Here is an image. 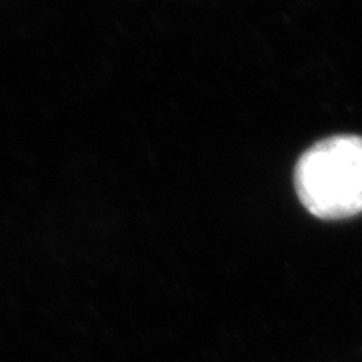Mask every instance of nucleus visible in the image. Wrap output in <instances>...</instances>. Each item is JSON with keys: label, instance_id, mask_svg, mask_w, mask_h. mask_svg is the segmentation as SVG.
I'll use <instances>...</instances> for the list:
<instances>
[{"label": "nucleus", "instance_id": "f257e3e1", "mask_svg": "<svg viewBox=\"0 0 362 362\" xmlns=\"http://www.w3.org/2000/svg\"><path fill=\"white\" fill-rule=\"evenodd\" d=\"M293 183L307 211L322 220L362 211V138L336 134L320 139L298 158Z\"/></svg>", "mask_w": 362, "mask_h": 362}]
</instances>
